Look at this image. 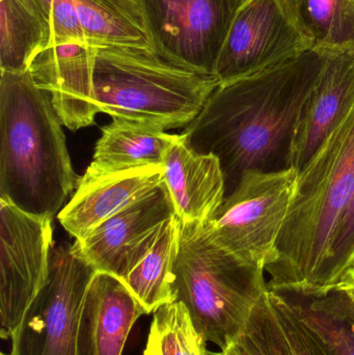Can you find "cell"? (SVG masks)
Returning a JSON list of instances; mask_svg holds the SVG:
<instances>
[{"label": "cell", "mask_w": 354, "mask_h": 355, "mask_svg": "<svg viewBox=\"0 0 354 355\" xmlns=\"http://www.w3.org/2000/svg\"><path fill=\"white\" fill-rule=\"evenodd\" d=\"M164 180V166L101 170L89 164L70 202L58 213V220L75 239H83Z\"/></svg>", "instance_id": "cell-12"}, {"label": "cell", "mask_w": 354, "mask_h": 355, "mask_svg": "<svg viewBox=\"0 0 354 355\" xmlns=\"http://www.w3.org/2000/svg\"><path fill=\"white\" fill-rule=\"evenodd\" d=\"M164 181L183 223L207 225L226 198V183L220 160L212 154H197L182 137L164 160Z\"/></svg>", "instance_id": "cell-16"}, {"label": "cell", "mask_w": 354, "mask_h": 355, "mask_svg": "<svg viewBox=\"0 0 354 355\" xmlns=\"http://www.w3.org/2000/svg\"><path fill=\"white\" fill-rule=\"evenodd\" d=\"M247 0H141L155 47L215 74L235 18Z\"/></svg>", "instance_id": "cell-10"}, {"label": "cell", "mask_w": 354, "mask_h": 355, "mask_svg": "<svg viewBox=\"0 0 354 355\" xmlns=\"http://www.w3.org/2000/svg\"><path fill=\"white\" fill-rule=\"evenodd\" d=\"M143 355H207V342L197 333L186 306L180 302L153 313Z\"/></svg>", "instance_id": "cell-23"}, {"label": "cell", "mask_w": 354, "mask_h": 355, "mask_svg": "<svg viewBox=\"0 0 354 355\" xmlns=\"http://www.w3.org/2000/svg\"><path fill=\"white\" fill-rule=\"evenodd\" d=\"M143 315L147 311L121 277L97 271L81 313L80 355H122L131 329Z\"/></svg>", "instance_id": "cell-15"}, {"label": "cell", "mask_w": 354, "mask_h": 355, "mask_svg": "<svg viewBox=\"0 0 354 355\" xmlns=\"http://www.w3.org/2000/svg\"><path fill=\"white\" fill-rule=\"evenodd\" d=\"M351 270H354V183L330 243L324 277L326 293L335 289Z\"/></svg>", "instance_id": "cell-25"}, {"label": "cell", "mask_w": 354, "mask_h": 355, "mask_svg": "<svg viewBox=\"0 0 354 355\" xmlns=\"http://www.w3.org/2000/svg\"><path fill=\"white\" fill-rule=\"evenodd\" d=\"M93 68L94 47L81 44L46 48L29 66L35 85L49 93L60 122L71 131L91 126L100 112Z\"/></svg>", "instance_id": "cell-13"}, {"label": "cell", "mask_w": 354, "mask_h": 355, "mask_svg": "<svg viewBox=\"0 0 354 355\" xmlns=\"http://www.w3.org/2000/svg\"><path fill=\"white\" fill-rule=\"evenodd\" d=\"M1 355H10V354H1Z\"/></svg>", "instance_id": "cell-28"}, {"label": "cell", "mask_w": 354, "mask_h": 355, "mask_svg": "<svg viewBox=\"0 0 354 355\" xmlns=\"http://www.w3.org/2000/svg\"><path fill=\"white\" fill-rule=\"evenodd\" d=\"M297 178L293 168L245 173L206 225L208 235L222 248L266 268L276 257Z\"/></svg>", "instance_id": "cell-6"}, {"label": "cell", "mask_w": 354, "mask_h": 355, "mask_svg": "<svg viewBox=\"0 0 354 355\" xmlns=\"http://www.w3.org/2000/svg\"><path fill=\"white\" fill-rule=\"evenodd\" d=\"M181 223L175 215L164 221L122 279L147 314L174 302L172 279L180 245Z\"/></svg>", "instance_id": "cell-19"}, {"label": "cell", "mask_w": 354, "mask_h": 355, "mask_svg": "<svg viewBox=\"0 0 354 355\" xmlns=\"http://www.w3.org/2000/svg\"><path fill=\"white\" fill-rule=\"evenodd\" d=\"M354 110V51H330L297 128L291 168L297 172Z\"/></svg>", "instance_id": "cell-14"}, {"label": "cell", "mask_w": 354, "mask_h": 355, "mask_svg": "<svg viewBox=\"0 0 354 355\" xmlns=\"http://www.w3.org/2000/svg\"><path fill=\"white\" fill-rule=\"evenodd\" d=\"M220 355H326L282 296L268 289Z\"/></svg>", "instance_id": "cell-17"}, {"label": "cell", "mask_w": 354, "mask_h": 355, "mask_svg": "<svg viewBox=\"0 0 354 355\" xmlns=\"http://www.w3.org/2000/svg\"><path fill=\"white\" fill-rule=\"evenodd\" d=\"M176 215L166 181L106 219L74 245L99 272L124 279L160 225Z\"/></svg>", "instance_id": "cell-11"}, {"label": "cell", "mask_w": 354, "mask_h": 355, "mask_svg": "<svg viewBox=\"0 0 354 355\" xmlns=\"http://www.w3.org/2000/svg\"><path fill=\"white\" fill-rule=\"evenodd\" d=\"M50 45L49 23L35 0H0V70L27 71Z\"/></svg>", "instance_id": "cell-21"}, {"label": "cell", "mask_w": 354, "mask_h": 355, "mask_svg": "<svg viewBox=\"0 0 354 355\" xmlns=\"http://www.w3.org/2000/svg\"><path fill=\"white\" fill-rule=\"evenodd\" d=\"M89 46L156 48L141 0H72Z\"/></svg>", "instance_id": "cell-20"}, {"label": "cell", "mask_w": 354, "mask_h": 355, "mask_svg": "<svg viewBox=\"0 0 354 355\" xmlns=\"http://www.w3.org/2000/svg\"><path fill=\"white\" fill-rule=\"evenodd\" d=\"M62 125L29 70L1 71L0 198L42 218L57 214L79 179Z\"/></svg>", "instance_id": "cell-2"}, {"label": "cell", "mask_w": 354, "mask_h": 355, "mask_svg": "<svg viewBox=\"0 0 354 355\" xmlns=\"http://www.w3.org/2000/svg\"><path fill=\"white\" fill-rule=\"evenodd\" d=\"M52 219L0 198V323L2 339L20 324L49 277Z\"/></svg>", "instance_id": "cell-9"}, {"label": "cell", "mask_w": 354, "mask_h": 355, "mask_svg": "<svg viewBox=\"0 0 354 355\" xmlns=\"http://www.w3.org/2000/svg\"><path fill=\"white\" fill-rule=\"evenodd\" d=\"M354 183V110L299 171L268 289L303 295L326 293L330 243Z\"/></svg>", "instance_id": "cell-3"}, {"label": "cell", "mask_w": 354, "mask_h": 355, "mask_svg": "<svg viewBox=\"0 0 354 355\" xmlns=\"http://www.w3.org/2000/svg\"><path fill=\"white\" fill-rule=\"evenodd\" d=\"M335 290L341 310L354 331V270L349 271Z\"/></svg>", "instance_id": "cell-27"}, {"label": "cell", "mask_w": 354, "mask_h": 355, "mask_svg": "<svg viewBox=\"0 0 354 355\" xmlns=\"http://www.w3.org/2000/svg\"></svg>", "instance_id": "cell-30"}, {"label": "cell", "mask_w": 354, "mask_h": 355, "mask_svg": "<svg viewBox=\"0 0 354 355\" xmlns=\"http://www.w3.org/2000/svg\"><path fill=\"white\" fill-rule=\"evenodd\" d=\"M94 47L93 80L100 112L163 130L191 124L220 87L213 73L158 48Z\"/></svg>", "instance_id": "cell-4"}, {"label": "cell", "mask_w": 354, "mask_h": 355, "mask_svg": "<svg viewBox=\"0 0 354 355\" xmlns=\"http://www.w3.org/2000/svg\"><path fill=\"white\" fill-rule=\"evenodd\" d=\"M96 272L74 244L53 245L47 283L10 336V355H80L81 313Z\"/></svg>", "instance_id": "cell-7"}, {"label": "cell", "mask_w": 354, "mask_h": 355, "mask_svg": "<svg viewBox=\"0 0 354 355\" xmlns=\"http://www.w3.org/2000/svg\"><path fill=\"white\" fill-rule=\"evenodd\" d=\"M207 355H211V354H210V352H208V354H207Z\"/></svg>", "instance_id": "cell-29"}, {"label": "cell", "mask_w": 354, "mask_h": 355, "mask_svg": "<svg viewBox=\"0 0 354 355\" xmlns=\"http://www.w3.org/2000/svg\"><path fill=\"white\" fill-rule=\"evenodd\" d=\"M180 139L143 123L112 119L102 127L91 166L101 170L163 166L168 152Z\"/></svg>", "instance_id": "cell-18"}, {"label": "cell", "mask_w": 354, "mask_h": 355, "mask_svg": "<svg viewBox=\"0 0 354 355\" xmlns=\"http://www.w3.org/2000/svg\"><path fill=\"white\" fill-rule=\"evenodd\" d=\"M314 49L354 51V0H299Z\"/></svg>", "instance_id": "cell-24"}, {"label": "cell", "mask_w": 354, "mask_h": 355, "mask_svg": "<svg viewBox=\"0 0 354 355\" xmlns=\"http://www.w3.org/2000/svg\"><path fill=\"white\" fill-rule=\"evenodd\" d=\"M265 272L261 265L216 244L206 225L181 223L172 294L207 343L220 350L232 343L268 290Z\"/></svg>", "instance_id": "cell-5"}, {"label": "cell", "mask_w": 354, "mask_h": 355, "mask_svg": "<svg viewBox=\"0 0 354 355\" xmlns=\"http://www.w3.org/2000/svg\"><path fill=\"white\" fill-rule=\"evenodd\" d=\"M314 49L299 0H247L215 69L220 83L267 70Z\"/></svg>", "instance_id": "cell-8"}, {"label": "cell", "mask_w": 354, "mask_h": 355, "mask_svg": "<svg viewBox=\"0 0 354 355\" xmlns=\"http://www.w3.org/2000/svg\"><path fill=\"white\" fill-rule=\"evenodd\" d=\"M328 51L312 49L278 66L220 83L182 137L220 160L226 198L251 171L291 168L293 143Z\"/></svg>", "instance_id": "cell-1"}, {"label": "cell", "mask_w": 354, "mask_h": 355, "mask_svg": "<svg viewBox=\"0 0 354 355\" xmlns=\"http://www.w3.org/2000/svg\"><path fill=\"white\" fill-rule=\"evenodd\" d=\"M35 1L49 23L51 31V45L49 47L62 44L89 45L72 0Z\"/></svg>", "instance_id": "cell-26"}, {"label": "cell", "mask_w": 354, "mask_h": 355, "mask_svg": "<svg viewBox=\"0 0 354 355\" xmlns=\"http://www.w3.org/2000/svg\"><path fill=\"white\" fill-rule=\"evenodd\" d=\"M276 293L309 329L326 355H354V331L341 310L336 290L317 295Z\"/></svg>", "instance_id": "cell-22"}]
</instances>
